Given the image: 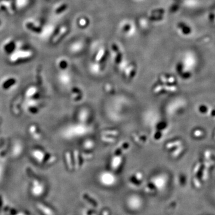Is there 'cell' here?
Masks as SVG:
<instances>
[{"label": "cell", "mask_w": 215, "mask_h": 215, "mask_svg": "<svg viewBox=\"0 0 215 215\" xmlns=\"http://www.w3.org/2000/svg\"><path fill=\"white\" fill-rule=\"evenodd\" d=\"M16 9L14 0H0V11L14 14Z\"/></svg>", "instance_id": "6da1fadb"}, {"label": "cell", "mask_w": 215, "mask_h": 215, "mask_svg": "<svg viewBox=\"0 0 215 215\" xmlns=\"http://www.w3.org/2000/svg\"><path fill=\"white\" fill-rule=\"evenodd\" d=\"M24 28L28 31L34 33L38 34L41 31V27L40 23L34 19H28L23 23Z\"/></svg>", "instance_id": "7a4b0ae2"}, {"label": "cell", "mask_w": 215, "mask_h": 215, "mask_svg": "<svg viewBox=\"0 0 215 215\" xmlns=\"http://www.w3.org/2000/svg\"><path fill=\"white\" fill-rule=\"evenodd\" d=\"M16 46V42L12 38L6 40L2 44V49L4 52L10 53L14 51Z\"/></svg>", "instance_id": "3957f363"}, {"label": "cell", "mask_w": 215, "mask_h": 215, "mask_svg": "<svg viewBox=\"0 0 215 215\" xmlns=\"http://www.w3.org/2000/svg\"><path fill=\"white\" fill-rule=\"evenodd\" d=\"M33 55L32 52L29 50H19L17 51V52L14 53V54L12 55V59L13 60H17L18 59L21 60V59H25L29 58V57Z\"/></svg>", "instance_id": "277c9868"}, {"label": "cell", "mask_w": 215, "mask_h": 215, "mask_svg": "<svg viewBox=\"0 0 215 215\" xmlns=\"http://www.w3.org/2000/svg\"><path fill=\"white\" fill-rule=\"evenodd\" d=\"M83 197H84V199H86L87 201H88L93 205H94V206H97L98 205V203L96 202V201L93 200L87 194H84Z\"/></svg>", "instance_id": "5b68a950"}, {"label": "cell", "mask_w": 215, "mask_h": 215, "mask_svg": "<svg viewBox=\"0 0 215 215\" xmlns=\"http://www.w3.org/2000/svg\"><path fill=\"white\" fill-rule=\"evenodd\" d=\"M209 19L211 22L215 23V10L210 12L209 14Z\"/></svg>", "instance_id": "8992f818"}, {"label": "cell", "mask_w": 215, "mask_h": 215, "mask_svg": "<svg viewBox=\"0 0 215 215\" xmlns=\"http://www.w3.org/2000/svg\"><path fill=\"white\" fill-rule=\"evenodd\" d=\"M67 160L68 161V167L70 169H71L72 168V163L71 161V158H70V155H69V153L67 154Z\"/></svg>", "instance_id": "52a82bcc"}, {"label": "cell", "mask_w": 215, "mask_h": 215, "mask_svg": "<svg viewBox=\"0 0 215 215\" xmlns=\"http://www.w3.org/2000/svg\"><path fill=\"white\" fill-rule=\"evenodd\" d=\"M75 166H76V169H79V157H78V153L75 154Z\"/></svg>", "instance_id": "ba28073f"}, {"label": "cell", "mask_w": 215, "mask_h": 215, "mask_svg": "<svg viewBox=\"0 0 215 215\" xmlns=\"http://www.w3.org/2000/svg\"><path fill=\"white\" fill-rule=\"evenodd\" d=\"M103 215H109V212L107 210H105L103 212Z\"/></svg>", "instance_id": "9c48e42d"}, {"label": "cell", "mask_w": 215, "mask_h": 215, "mask_svg": "<svg viewBox=\"0 0 215 215\" xmlns=\"http://www.w3.org/2000/svg\"><path fill=\"white\" fill-rule=\"evenodd\" d=\"M2 25V22H1V21L0 20V26Z\"/></svg>", "instance_id": "30bf717a"}]
</instances>
